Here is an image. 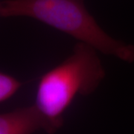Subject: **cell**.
<instances>
[{
    "instance_id": "obj_1",
    "label": "cell",
    "mask_w": 134,
    "mask_h": 134,
    "mask_svg": "<svg viewBox=\"0 0 134 134\" xmlns=\"http://www.w3.org/2000/svg\"><path fill=\"white\" fill-rule=\"evenodd\" d=\"M85 0H3L0 16L37 19L100 52L134 62V46L110 37L86 9Z\"/></svg>"
},
{
    "instance_id": "obj_4",
    "label": "cell",
    "mask_w": 134,
    "mask_h": 134,
    "mask_svg": "<svg viewBox=\"0 0 134 134\" xmlns=\"http://www.w3.org/2000/svg\"><path fill=\"white\" fill-rule=\"evenodd\" d=\"M23 83L14 77L0 72V103L11 98L23 86Z\"/></svg>"
},
{
    "instance_id": "obj_2",
    "label": "cell",
    "mask_w": 134,
    "mask_h": 134,
    "mask_svg": "<svg viewBox=\"0 0 134 134\" xmlns=\"http://www.w3.org/2000/svg\"><path fill=\"white\" fill-rule=\"evenodd\" d=\"M97 52L86 43H77L72 54L45 73L39 81L34 104L58 130L75 98L91 95L105 77Z\"/></svg>"
},
{
    "instance_id": "obj_3",
    "label": "cell",
    "mask_w": 134,
    "mask_h": 134,
    "mask_svg": "<svg viewBox=\"0 0 134 134\" xmlns=\"http://www.w3.org/2000/svg\"><path fill=\"white\" fill-rule=\"evenodd\" d=\"M41 130L54 133L58 129L35 104L0 113V134H31Z\"/></svg>"
}]
</instances>
